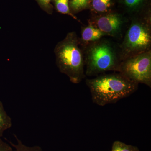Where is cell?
I'll return each instance as SVG.
<instances>
[{
	"instance_id": "cell-12",
	"label": "cell",
	"mask_w": 151,
	"mask_h": 151,
	"mask_svg": "<svg viewBox=\"0 0 151 151\" xmlns=\"http://www.w3.org/2000/svg\"><path fill=\"white\" fill-rule=\"evenodd\" d=\"M89 0H69V6L71 12L75 15L88 9Z\"/></svg>"
},
{
	"instance_id": "cell-6",
	"label": "cell",
	"mask_w": 151,
	"mask_h": 151,
	"mask_svg": "<svg viewBox=\"0 0 151 151\" xmlns=\"http://www.w3.org/2000/svg\"><path fill=\"white\" fill-rule=\"evenodd\" d=\"M125 18L122 14L112 11L103 14L94 15L89 24L97 28L106 36L116 37L121 33Z\"/></svg>"
},
{
	"instance_id": "cell-5",
	"label": "cell",
	"mask_w": 151,
	"mask_h": 151,
	"mask_svg": "<svg viewBox=\"0 0 151 151\" xmlns=\"http://www.w3.org/2000/svg\"><path fill=\"white\" fill-rule=\"evenodd\" d=\"M117 72L136 84L151 87V50L121 60Z\"/></svg>"
},
{
	"instance_id": "cell-4",
	"label": "cell",
	"mask_w": 151,
	"mask_h": 151,
	"mask_svg": "<svg viewBox=\"0 0 151 151\" xmlns=\"http://www.w3.org/2000/svg\"><path fill=\"white\" fill-rule=\"evenodd\" d=\"M151 13L133 17L122 43V60L150 50Z\"/></svg>"
},
{
	"instance_id": "cell-1",
	"label": "cell",
	"mask_w": 151,
	"mask_h": 151,
	"mask_svg": "<svg viewBox=\"0 0 151 151\" xmlns=\"http://www.w3.org/2000/svg\"><path fill=\"white\" fill-rule=\"evenodd\" d=\"M86 83L92 102L100 106L115 103L129 97L137 90L138 87V84L119 72L87 79Z\"/></svg>"
},
{
	"instance_id": "cell-11",
	"label": "cell",
	"mask_w": 151,
	"mask_h": 151,
	"mask_svg": "<svg viewBox=\"0 0 151 151\" xmlns=\"http://www.w3.org/2000/svg\"><path fill=\"white\" fill-rule=\"evenodd\" d=\"M12 126V120L7 113L1 101H0V138L6 130L9 129Z\"/></svg>"
},
{
	"instance_id": "cell-9",
	"label": "cell",
	"mask_w": 151,
	"mask_h": 151,
	"mask_svg": "<svg viewBox=\"0 0 151 151\" xmlns=\"http://www.w3.org/2000/svg\"><path fill=\"white\" fill-rule=\"evenodd\" d=\"M105 36H106V35L100 30L89 24L82 29L81 39H79V40L84 43H92L100 40L101 38Z\"/></svg>"
},
{
	"instance_id": "cell-2",
	"label": "cell",
	"mask_w": 151,
	"mask_h": 151,
	"mask_svg": "<svg viewBox=\"0 0 151 151\" xmlns=\"http://www.w3.org/2000/svg\"><path fill=\"white\" fill-rule=\"evenodd\" d=\"M54 51L59 71L67 76L73 84L80 83L85 76V63L84 52L76 32L68 33L57 44Z\"/></svg>"
},
{
	"instance_id": "cell-15",
	"label": "cell",
	"mask_w": 151,
	"mask_h": 151,
	"mask_svg": "<svg viewBox=\"0 0 151 151\" xmlns=\"http://www.w3.org/2000/svg\"><path fill=\"white\" fill-rule=\"evenodd\" d=\"M42 9L48 14L52 15L53 12V6L51 4L52 0H35Z\"/></svg>"
},
{
	"instance_id": "cell-10",
	"label": "cell",
	"mask_w": 151,
	"mask_h": 151,
	"mask_svg": "<svg viewBox=\"0 0 151 151\" xmlns=\"http://www.w3.org/2000/svg\"><path fill=\"white\" fill-rule=\"evenodd\" d=\"M53 8L58 12L68 15L74 19L80 22L75 15L71 12L69 6V0H52Z\"/></svg>"
},
{
	"instance_id": "cell-13",
	"label": "cell",
	"mask_w": 151,
	"mask_h": 151,
	"mask_svg": "<svg viewBox=\"0 0 151 151\" xmlns=\"http://www.w3.org/2000/svg\"><path fill=\"white\" fill-rule=\"evenodd\" d=\"M17 141V144H14L9 142L11 145L16 149V151H42V149L40 146L36 145L28 147L24 145L20 140L15 135H14Z\"/></svg>"
},
{
	"instance_id": "cell-7",
	"label": "cell",
	"mask_w": 151,
	"mask_h": 151,
	"mask_svg": "<svg viewBox=\"0 0 151 151\" xmlns=\"http://www.w3.org/2000/svg\"><path fill=\"white\" fill-rule=\"evenodd\" d=\"M151 0H118L124 12L133 17L144 15L151 12Z\"/></svg>"
},
{
	"instance_id": "cell-14",
	"label": "cell",
	"mask_w": 151,
	"mask_h": 151,
	"mask_svg": "<svg viewBox=\"0 0 151 151\" xmlns=\"http://www.w3.org/2000/svg\"><path fill=\"white\" fill-rule=\"evenodd\" d=\"M111 151H139V150L136 146L116 141L113 143Z\"/></svg>"
},
{
	"instance_id": "cell-3",
	"label": "cell",
	"mask_w": 151,
	"mask_h": 151,
	"mask_svg": "<svg viewBox=\"0 0 151 151\" xmlns=\"http://www.w3.org/2000/svg\"><path fill=\"white\" fill-rule=\"evenodd\" d=\"M83 52L86 75L92 76L107 71L118 70L121 61L114 47L108 42L99 40L89 43Z\"/></svg>"
},
{
	"instance_id": "cell-8",
	"label": "cell",
	"mask_w": 151,
	"mask_h": 151,
	"mask_svg": "<svg viewBox=\"0 0 151 151\" xmlns=\"http://www.w3.org/2000/svg\"><path fill=\"white\" fill-rule=\"evenodd\" d=\"M115 0H89L88 9L94 15L103 14L113 11Z\"/></svg>"
},
{
	"instance_id": "cell-16",
	"label": "cell",
	"mask_w": 151,
	"mask_h": 151,
	"mask_svg": "<svg viewBox=\"0 0 151 151\" xmlns=\"http://www.w3.org/2000/svg\"><path fill=\"white\" fill-rule=\"evenodd\" d=\"M0 151H13L10 146L0 138Z\"/></svg>"
}]
</instances>
